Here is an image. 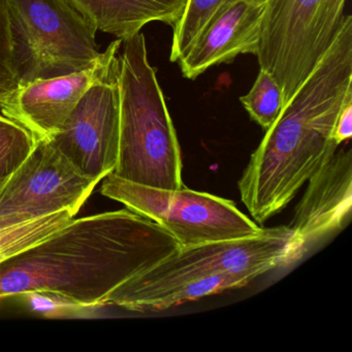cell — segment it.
I'll return each instance as SVG.
<instances>
[{
  "label": "cell",
  "instance_id": "obj_1",
  "mask_svg": "<svg viewBox=\"0 0 352 352\" xmlns=\"http://www.w3.org/2000/svg\"><path fill=\"white\" fill-rule=\"evenodd\" d=\"M178 249L172 234L129 208L74 218L0 263V298L38 290L98 309L123 284Z\"/></svg>",
  "mask_w": 352,
  "mask_h": 352
},
{
  "label": "cell",
  "instance_id": "obj_2",
  "mask_svg": "<svg viewBox=\"0 0 352 352\" xmlns=\"http://www.w3.org/2000/svg\"><path fill=\"white\" fill-rule=\"evenodd\" d=\"M352 100V16L282 109L251 154L238 182L241 201L258 226L279 214L340 147L333 139Z\"/></svg>",
  "mask_w": 352,
  "mask_h": 352
},
{
  "label": "cell",
  "instance_id": "obj_3",
  "mask_svg": "<svg viewBox=\"0 0 352 352\" xmlns=\"http://www.w3.org/2000/svg\"><path fill=\"white\" fill-rule=\"evenodd\" d=\"M119 53L120 135L115 176L143 186L179 189L180 145L156 73L148 60L145 36L123 40Z\"/></svg>",
  "mask_w": 352,
  "mask_h": 352
},
{
  "label": "cell",
  "instance_id": "obj_4",
  "mask_svg": "<svg viewBox=\"0 0 352 352\" xmlns=\"http://www.w3.org/2000/svg\"><path fill=\"white\" fill-rule=\"evenodd\" d=\"M289 226L263 228L257 236L180 248L113 292L115 300L188 279L224 281L243 287L263 274L296 263L307 252Z\"/></svg>",
  "mask_w": 352,
  "mask_h": 352
},
{
  "label": "cell",
  "instance_id": "obj_5",
  "mask_svg": "<svg viewBox=\"0 0 352 352\" xmlns=\"http://www.w3.org/2000/svg\"><path fill=\"white\" fill-rule=\"evenodd\" d=\"M6 3L21 85L83 71L102 54L98 30L69 0Z\"/></svg>",
  "mask_w": 352,
  "mask_h": 352
},
{
  "label": "cell",
  "instance_id": "obj_6",
  "mask_svg": "<svg viewBox=\"0 0 352 352\" xmlns=\"http://www.w3.org/2000/svg\"><path fill=\"white\" fill-rule=\"evenodd\" d=\"M347 0H265L256 56L283 94L284 106L341 30Z\"/></svg>",
  "mask_w": 352,
  "mask_h": 352
},
{
  "label": "cell",
  "instance_id": "obj_7",
  "mask_svg": "<svg viewBox=\"0 0 352 352\" xmlns=\"http://www.w3.org/2000/svg\"><path fill=\"white\" fill-rule=\"evenodd\" d=\"M100 192L153 220L180 248L257 236L263 228L236 208L234 201L210 193L143 186L109 174Z\"/></svg>",
  "mask_w": 352,
  "mask_h": 352
},
{
  "label": "cell",
  "instance_id": "obj_8",
  "mask_svg": "<svg viewBox=\"0 0 352 352\" xmlns=\"http://www.w3.org/2000/svg\"><path fill=\"white\" fill-rule=\"evenodd\" d=\"M98 184L82 175L50 140L36 142L0 189V226L63 210L76 216Z\"/></svg>",
  "mask_w": 352,
  "mask_h": 352
},
{
  "label": "cell",
  "instance_id": "obj_9",
  "mask_svg": "<svg viewBox=\"0 0 352 352\" xmlns=\"http://www.w3.org/2000/svg\"><path fill=\"white\" fill-rule=\"evenodd\" d=\"M119 135L118 54L107 73L84 94L63 129L49 140L82 175L100 183L116 168Z\"/></svg>",
  "mask_w": 352,
  "mask_h": 352
},
{
  "label": "cell",
  "instance_id": "obj_10",
  "mask_svg": "<svg viewBox=\"0 0 352 352\" xmlns=\"http://www.w3.org/2000/svg\"><path fill=\"white\" fill-rule=\"evenodd\" d=\"M121 45L120 38L111 43L96 63L83 71L20 86L0 104L3 116L25 127L36 142L54 137L84 94L107 73Z\"/></svg>",
  "mask_w": 352,
  "mask_h": 352
},
{
  "label": "cell",
  "instance_id": "obj_11",
  "mask_svg": "<svg viewBox=\"0 0 352 352\" xmlns=\"http://www.w3.org/2000/svg\"><path fill=\"white\" fill-rule=\"evenodd\" d=\"M351 205V149L338 148L309 179L289 226L308 250L311 245L343 228Z\"/></svg>",
  "mask_w": 352,
  "mask_h": 352
},
{
  "label": "cell",
  "instance_id": "obj_12",
  "mask_svg": "<svg viewBox=\"0 0 352 352\" xmlns=\"http://www.w3.org/2000/svg\"><path fill=\"white\" fill-rule=\"evenodd\" d=\"M265 0H240L230 6L193 41L177 63L183 77L197 79L214 65L240 54L256 55Z\"/></svg>",
  "mask_w": 352,
  "mask_h": 352
},
{
  "label": "cell",
  "instance_id": "obj_13",
  "mask_svg": "<svg viewBox=\"0 0 352 352\" xmlns=\"http://www.w3.org/2000/svg\"><path fill=\"white\" fill-rule=\"evenodd\" d=\"M96 30L126 40L151 22L173 28L188 0H69Z\"/></svg>",
  "mask_w": 352,
  "mask_h": 352
},
{
  "label": "cell",
  "instance_id": "obj_14",
  "mask_svg": "<svg viewBox=\"0 0 352 352\" xmlns=\"http://www.w3.org/2000/svg\"><path fill=\"white\" fill-rule=\"evenodd\" d=\"M75 218L67 210L0 226V263L32 248Z\"/></svg>",
  "mask_w": 352,
  "mask_h": 352
},
{
  "label": "cell",
  "instance_id": "obj_15",
  "mask_svg": "<svg viewBox=\"0 0 352 352\" xmlns=\"http://www.w3.org/2000/svg\"><path fill=\"white\" fill-rule=\"evenodd\" d=\"M238 1L240 0H188L182 17L173 28L170 60L177 63L203 30Z\"/></svg>",
  "mask_w": 352,
  "mask_h": 352
},
{
  "label": "cell",
  "instance_id": "obj_16",
  "mask_svg": "<svg viewBox=\"0 0 352 352\" xmlns=\"http://www.w3.org/2000/svg\"><path fill=\"white\" fill-rule=\"evenodd\" d=\"M251 119L267 131L277 120L284 107L283 94L271 74L261 69L246 96L240 98Z\"/></svg>",
  "mask_w": 352,
  "mask_h": 352
},
{
  "label": "cell",
  "instance_id": "obj_17",
  "mask_svg": "<svg viewBox=\"0 0 352 352\" xmlns=\"http://www.w3.org/2000/svg\"><path fill=\"white\" fill-rule=\"evenodd\" d=\"M36 143L25 127L0 115V177L9 178L30 155Z\"/></svg>",
  "mask_w": 352,
  "mask_h": 352
},
{
  "label": "cell",
  "instance_id": "obj_18",
  "mask_svg": "<svg viewBox=\"0 0 352 352\" xmlns=\"http://www.w3.org/2000/svg\"><path fill=\"white\" fill-rule=\"evenodd\" d=\"M20 85L9 11L6 0H0V104Z\"/></svg>",
  "mask_w": 352,
  "mask_h": 352
},
{
  "label": "cell",
  "instance_id": "obj_19",
  "mask_svg": "<svg viewBox=\"0 0 352 352\" xmlns=\"http://www.w3.org/2000/svg\"><path fill=\"white\" fill-rule=\"evenodd\" d=\"M34 312L49 318L90 316L96 308L83 306L54 292H28L21 294Z\"/></svg>",
  "mask_w": 352,
  "mask_h": 352
},
{
  "label": "cell",
  "instance_id": "obj_20",
  "mask_svg": "<svg viewBox=\"0 0 352 352\" xmlns=\"http://www.w3.org/2000/svg\"><path fill=\"white\" fill-rule=\"evenodd\" d=\"M352 135V100H348L336 121L333 139L338 145L345 143L351 139Z\"/></svg>",
  "mask_w": 352,
  "mask_h": 352
},
{
  "label": "cell",
  "instance_id": "obj_21",
  "mask_svg": "<svg viewBox=\"0 0 352 352\" xmlns=\"http://www.w3.org/2000/svg\"><path fill=\"white\" fill-rule=\"evenodd\" d=\"M7 180L8 178H1V177H0V189H1V187L3 186V184H5L6 181Z\"/></svg>",
  "mask_w": 352,
  "mask_h": 352
}]
</instances>
